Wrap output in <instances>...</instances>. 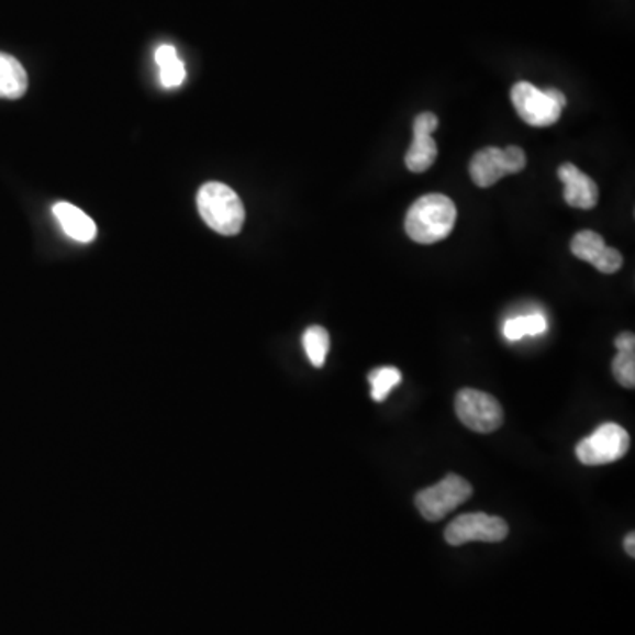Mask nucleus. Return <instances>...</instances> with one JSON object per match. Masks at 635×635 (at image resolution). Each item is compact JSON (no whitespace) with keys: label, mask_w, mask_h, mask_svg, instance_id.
Listing matches in <instances>:
<instances>
[{"label":"nucleus","mask_w":635,"mask_h":635,"mask_svg":"<svg viewBox=\"0 0 635 635\" xmlns=\"http://www.w3.org/2000/svg\"><path fill=\"white\" fill-rule=\"evenodd\" d=\"M456 218V205L450 198L445 194H425L410 207L404 229L413 242L434 244L450 235Z\"/></svg>","instance_id":"nucleus-1"},{"label":"nucleus","mask_w":635,"mask_h":635,"mask_svg":"<svg viewBox=\"0 0 635 635\" xmlns=\"http://www.w3.org/2000/svg\"><path fill=\"white\" fill-rule=\"evenodd\" d=\"M509 535V524L501 517L488 514H465L448 524L445 541L450 546H465L468 542H501Z\"/></svg>","instance_id":"nucleus-7"},{"label":"nucleus","mask_w":635,"mask_h":635,"mask_svg":"<svg viewBox=\"0 0 635 635\" xmlns=\"http://www.w3.org/2000/svg\"><path fill=\"white\" fill-rule=\"evenodd\" d=\"M614 345H616L617 352H634V334H632V332H623V334H620V336L616 337Z\"/></svg>","instance_id":"nucleus-20"},{"label":"nucleus","mask_w":635,"mask_h":635,"mask_svg":"<svg viewBox=\"0 0 635 635\" xmlns=\"http://www.w3.org/2000/svg\"><path fill=\"white\" fill-rule=\"evenodd\" d=\"M526 168V154L523 148L511 147L482 148L475 154L470 163V175L479 188H491L506 175L520 174Z\"/></svg>","instance_id":"nucleus-4"},{"label":"nucleus","mask_w":635,"mask_h":635,"mask_svg":"<svg viewBox=\"0 0 635 635\" xmlns=\"http://www.w3.org/2000/svg\"><path fill=\"white\" fill-rule=\"evenodd\" d=\"M474 488L459 475H447L433 488L424 489L415 497V505L422 517L430 523L443 520L454 509L470 500Z\"/></svg>","instance_id":"nucleus-3"},{"label":"nucleus","mask_w":635,"mask_h":635,"mask_svg":"<svg viewBox=\"0 0 635 635\" xmlns=\"http://www.w3.org/2000/svg\"><path fill=\"white\" fill-rule=\"evenodd\" d=\"M511 98L517 115L533 127H549L556 124L564 110L553 99L547 98L544 90L537 89L528 81L515 83L512 87Z\"/></svg>","instance_id":"nucleus-8"},{"label":"nucleus","mask_w":635,"mask_h":635,"mask_svg":"<svg viewBox=\"0 0 635 635\" xmlns=\"http://www.w3.org/2000/svg\"><path fill=\"white\" fill-rule=\"evenodd\" d=\"M558 177L565 186V202L576 209H593L599 203V188L595 180L582 174L578 166L565 163L559 166Z\"/></svg>","instance_id":"nucleus-10"},{"label":"nucleus","mask_w":635,"mask_h":635,"mask_svg":"<svg viewBox=\"0 0 635 635\" xmlns=\"http://www.w3.org/2000/svg\"><path fill=\"white\" fill-rule=\"evenodd\" d=\"M29 78L19 58L0 52V98L20 99L27 92Z\"/></svg>","instance_id":"nucleus-12"},{"label":"nucleus","mask_w":635,"mask_h":635,"mask_svg":"<svg viewBox=\"0 0 635 635\" xmlns=\"http://www.w3.org/2000/svg\"><path fill=\"white\" fill-rule=\"evenodd\" d=\"M302 345H304L305 355H308L309 363L314 367H323L327 360L328 349H331V337L328 332L323 327H309L302 336Z\"/></svg>","instance_id":"nucleus-14"},{"label":"nucleus","mask_w":635,"mask_h":635,"mask_svg":"<svg viewBox=\"0 0 635 635\" xmlns=\"http://www.w3.org/2000/svg\"><path fill=\"white\" fill-rule=\"evenodd\" d=\"M625 550H626V555L631 556V558H634V556H635V535H634V533H628V535H626Z\"/></svg>","instance_id":"nucleus-22"},{"label":"nucleus","mask_w":635,"mask_h":635,"mask_svg":"<svg viewBox=\"0 0 635 635\" xmlns=\"http://www.w3.org/2000/svg\"><path fill=\"white\" fill-rule=\"evenodd\" d=\"M403 380V375L398 367L386 366L376 367L369 372V383H371V398L376 403H383L389 398L390 390L398 387Z\"/></svg>","instance_id":"nucleus-15"},{"label":"nucleus","mask_w":635,"mask_h":635,"mask_svg":"<svg viewBox=\"0 0 635 635\" xmlns=\"http://www.w3.org/2000/svg\"><path fill=\"white\" fill-rule=\"evenodd\" d=\"M591 265H593L599 272L614 274L622 269L623 256L622 253L614 249V247L605 246L604 249L600 250L595 260L591 261Z\"/></svg>","instance_id":"nucleus-19"},{"label":"nucleus","mask_w":635,"mask_h":635,"mask_svg":"<svg viewBox=\"0 0 635 635\" xmlns=\"http://www.w3.org/2000/svg\"><path fill=\"white\" fill-rule=\"evenodd\" d=\"M631 448V436L622 425H600L595 433L579 442L576 454L579 461L587 466H602L622 459Z\"/></svg>","instance_id":"nucleus-5"},{"label":"nucleus","mask_w":635,"mask_h":635,"mask_svg":"<svg viewBox=\"0 0 635 635\" xmlns=\"http://www.w3.org/2000/svg\"><path fill=\"white\" fill-rule=\"evenodd\" d=\"M604 238L600 237L599 233L591 232V230H582L570 242V250L572 255L579 260L593 261L599 256L600 250L604 249Z\"/></svg>","instance_id":"nucleus-16"},{"label":"nucleus","mask_w":635,"mask_h":635,"mask_svg":"<svg viewBox=\"0 0 635 635\" xmlns=\"http://www.w3.org/2000/svg\"><path fill=\"white\" fill-rule=\"evenodd\" d=\"M547 331V320L544 314L532 313L523 314V316L511 318L506 320L505 325H503V336L506 341H521L526 336H541V334H546Z\"/></svg>","instance_id":"nucleus-13"},{"label":"nucleus","mask_w":635,"mask_h":635,"mask_svg":"<svg viewBox=\"0 0 635 635\" xmlns=\"http://www.w3.org/2000/svg\"><path fill=\"white\" fill-rule=\"evenodd\" d=\"M197 205L203 221L226 237L237 235L246 221L244 203L226 183L207 182L198 191Z\"/></svg>","instance_id":"nucleus-2"},{"label":"nucleus","mask_w":635,"mask_h":635,"mask_svg":"<svg viewBox=\"0 0 635 635\" xmlns=\"http://www.w3.org/2000/svg\"><path fill=\"white\" fill-rule=\"evenodd\" d=\"M438 130V116L431 112L421 113L413 124V144L408 148L406 161L408 170L413 174H422L430 170L438 156V147L433 140L434 131Z\"/></svg>","instance_id":"nucleus-9"},{"label":"nucleus","mask_w":635,"mask_h":635,"mask_svg":"<svg viewBox=\"0 0 635 635\" xmlns=\"http://www.w3.org/2000/svg\"><path fill=\"white\" fill-rule=\"evenodd\" d=\"M54 215L55 220L60 224V229L73 241L89 244L98 235V229H96L92 218H89L86 212L80 211L78 207L71 205V203H55Z\"/></svg>","instance_id":"nucleus-11"},{"label":"nucleus","mask_w":635,"mask_h":635,"mask_svg":"<svg viewBox=\"0 0 635 635\" xmlns=\"http://www.w3.org/2000/svg\"><path fill=\"white\" fill-rule=\"evenodd\" d=\"M159 78L165 89H177L186 80V66L179 57L170 58L166 63L159 64Z\"/></svg>","instance_id":"nucleus-18"},{"label":"nucleus","mask_w":635,"mask_h":635,"mask_svg":"<svg viewBox=\"0 0 635 635\" xmlns=\"http://www.w3.org/2000/svg\"><path fill=\"white\" fill-rule=\"evenodd\" d=\"M456 415L475 433H494L503 424V410L497 398L480 390L463 389L457 392Z\"/></svg>","instance_id":"nucleus-6"},{"label":"nucleus","mask_w":635,"mask_h":635,"mask_svg":"<svg viewBox=\"0 0 635 635\" xmlns=\"http://www.w3.org/2000/svg\"><path fill=\"white\" fill-rule=\"evenodd\" d=\"M544 92H546L547 98L553 99V101H555V103L558 104V107L564 108L565 104H567V98H565V94H564V92H561V90L547 89V90H544Z\"/></svg>","instance_id":"nucleus-21"},{"label":"nucleus","mask_w":635,"mask_h":635,"mask_svg":"<svg viewBox=\"0 0 635 635\" xmlns=\"http://www.w3.org/2000/svg\"><path fill=\"white\" fill-rule=\"evenodd\" d=\"M613 375L620 386L625 389L635 387V354L634 352H620L613 360Z\"/></svg>","instance_id":"nucleus-17"}]
</instances>
